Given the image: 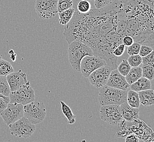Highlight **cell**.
<instances>
[{
  "mask_svg": "<svg viewBox=\"0 0 154 142\" xmlns=\"http://www.w3.org/2000/svg\"><path fill=\"white\" fill-rule=\"evenodd\" d=\"M115 8L112 2L100 9L96 7L87 13L75 12L64 28V35L69 44L77 40L91 48L114 30Z\"/></svg>",
  "mask_w": 154,
  "mask_h": 142,
  "instance_id": "1",
  "label": "cell"
},
{
  "mask_svg": "<svg viewBox=\"0 0 154 142\" xmlns=\"http://www.w3.org/2000/svg\"><path fill=\"white\" fill-rule=\"evenodd\" d=\"M126 6L128 18L125 36L154 49V1L127 0Z\"/></svg>",
  "mask_w": 154,
  "mask_h": 142,
  "instance_id": "2",
  "label": "cell"
},
{
  "mask_svg": "<svg viewBox=\"0 0 154 142\" xmlns=\"http://www.w3.org/2000/svg\"><path fill=\"white\" fill-rule=\"evenodd\" d=\"M122 38L115 30L109 32L91 49L94 55L105 60L106 65L112 70L117 69L118 57L114 54L115 49L122 43Z\"/></svg>",
  "mask_w": 154,
  "mask_h": 142,
  "instance_id": "3",
  "label": "cell"
},
{
  "mask_svg": "<svg viewBox=\"0 0 154 142\" xmlns=\"http://www.w3.org/2000/svg\"><path fill=\"white\" fill-rule=\"evenodd\" d=\"M68 58L72 68L75 71L80 72V63L85 56L94 55L92 50L79 41L74 40L68 47Z\"/></svg>",
  "mask_w": 154,
  "mask_h": 142,
  "instance_id": "4",
  "label": "cell"
},
{
  "mask_svg": "<svg viewBox=\"0 0 154 142\" xmlns=\"http://www.w3.org/2000/svg\"><path fill=\"white\" fill-rule=\"evenodd\" d=\"M127 91L105 85L99 91L98 101L100 105H121L127 102Z\"/></svg>",
  "mask_w": 154,
  "mask_h": 142,
  "instance_id": "5",
  "label": "cell"
},
{
  "mask_svg": "<svg viewBox=\"0 0 154 142\" xmlns=\"http://www.w3.org/2000/svg\"><path fill=\"white\" fill-rule=\"evenodd\" d=\"M24 116L34 125L42 123L46 117V109L43 102L34 101L24 105Z\"/></svg>",
  "mask_w": 154,
  "mask_h": 142,
  "instance_id": "6",
  "label": "cell"
},
{
  "mask_svg": "<svg viewBox=\"0 0 154 142\" xmlns=\"http://www.w3.org/2000/svg\"><path fill=\"white\" fill-rule=\"evenodd\" d=\"M8 126L11 135L25 138L30 137L36 130L35 125L32 124L24 116Z\"/></svg>",
  "mask_w": 154,
  "mask_h": 142,
  "instance_id": "7",
  "label": "cell"
},
{
  "mask_svg": "<svg viewBox=\"0 0 154 142\" xmlns=\"http://www.w3.org/2000/svg\"><path fill=\"white\" fill-rule=\"evenodd\" d=\"M10 103H21L24 105L35 101L34 90L30 85V81L22 86L19 89L9 93Z\"/></svg>",
  "mask_w": 154,
  "mask_h": 142,
  "instance_id": "8",
  "label": "cell"
},
{
  "mask_svg": "<svg viewBox=\"0 0 154 142\" xmlns=\"http://www.w3.org/2000/svg\"><path fill=\"white\" fill-rule=\"evenodd\" d=\"M100 116L102 120L113 126L123 121L120 106L117 105H102L100 108Z\"/></svg>",
  "mask_w": 154,
  "mask_h": 142,
  "instance_id": "9",
  "label": "cell"
},
{
  "mask_svg": "<svg viewBox=\"0 0 154 142\" xmlns=\"http://www.w3.org/2000/svg\"><path fill=\"white\" fill-rule=\"evenodd\" d=\"M57 3L58 0H36L35 8L40 18L48 19L58 13Z\"/></svg>",
  "mask_w": 154,
  "mask_h": 142,
  "instance_id": "10",
  "label": "cell"
},
{
  "mask_svg": "<svg viewBox=\"0 0 154 142\" xmlns=\"http://www.w3.org/2000/svg\"><path fill=\"white\" fill-rule=\"evenodd\" d=\"M24 105L18 103H10L1 113L0 117L7 125L9 126L24 117Z\"/></svg>",
  "mask_w": 154,
  "mask_h": 142,
  "instance_id": "11",
  "label": "cell"
},
{
  "mask_svg": "<svg viewBox=\"0 0 154 142\" xmlns=\"http://www.w3.org/2000/svg\"><path fill=\"white\" fill-rule=\"evenodd\" d=\"M106 65L104 59L95 55H87L80 63V72L84 77L88 78L93 72L103 66Z\"/></svg>",
  "mask_w": 154,
  "mask_h": 142,
  "instance_id": "12",
  "label": "cell"
},
{
  "mask_svg": "<svg viewBox=\"0 0 154 142\" xmlns=\"http://www.w3.org/2000/svg\"><path fill=\"white\" fill-rule=\"evenodd\" d=\"M111 71V68L107 65L100 67L88 76L89 83L97 88H101L106 85Z\"/></svg>",
  "mask_w": 154,
  "mask_h": 142,
  "instance_id": "13",
  "label": "cell"
},
{
  "mask_svg": "<svg viewBox=\"0 0 154 142\" xmlns=\"http://www.w3.org/2000/svg\"><path fill=\"white\" fill-rule=\"evenodd\" d=\"M6 77L11 92L15 91L28 82L26 74L22 72V70L16 72H13L7 75Z\"/></svg>",
  "mask_w": 154,
  "mask_h": 142,
  "instance_id": "14",
  "label": "cell"
},
{
  "mask_svg": "<svg viewBox=\"0 0 154 142\" xmlns=\"http://www.w3.org/2000/svg\"><path fill=\"white\" fill-rule=\"evenodd\" d=\"M106 85L126 91L130 88V85L127 83L125 77L120 74L117 69L111 71Z\"/></svg>",
  "mask_w": 154,
  "mask_h": 142,
  "instance_id": "15",
  "label": "cell"
},
{
  "mask_svg": "<svg viewBox=\"0 0 154 142\" xmlns=\"http://www.w3.org/2000/svg\"><path fill=\"white\" fill-rule=\"evenodd\" d=\"M120 106L121 114L125 120L132 122L138 119L139 113L138 108L130 106L127 102L121 104Z\"/></svg>",
  "mask_w": 154,
  "mask_h": 142,
  "instance_id": "16",
  "label": "cell"
},
{
  "mask_svg": "<svg viewBox=\"0 0 154 142\" xmlns=\"http://www.w3.org/2000/svg\"><path fill=\"white\" fill-rule=\"evenodd\" d=\"M140 104L144 106L154 105V90L148 89L138 92Z\"/></svg>",
  "mask_w": 154,
  "mask_h": 142,
  "instance_id": "17",
  "label": "cell"
},
{
  "mask_svg": "<svg viewBox=\"0 0 154 142\" xmlns=\"http://www.w3.org/2000/svg\"><path fill=\"white\" fill-rule=\"evenodd\" d=\"M130 89L138 93L145 90L150 89H151L150 80L146 78L142 77L136 82L130 85Z\"/></svg>",
  "mask_w": 154,
  "mask_h": 142,
  "instance_id": "18",
  "label": "cell"
},
{
  "mask_svg": "<svg viewBox=\"0 0 154 142\" xmlns=\"http://www.w3.org/2000/svg\"><path fill=\"white\" fill-rule=\"evenodd\" d=\"M142 77V67H131L130 72L125 77L127 83L130 85L134 83Z\"/></svg>",
  "mask_w": 154,
  "mask_h": 142,
  "instance_id": "19",
  "label": "cell"
},
{
  "mask_svg": "<svg viewBox=\"0 0 154 142\" xmlns=\"http://www.w3.org/2000/svg\"><path fill=\"white\" fill-rule=\"evenodd\" d=\"M127 103L132 107L139 108L140 102L138 93L131 89L127 91Z\"/></svg>",
  "mask_w": 154,
  "mask_h": 142,
  "instance_id": "20",
  "label": "cell"
},
{
  "mask_svg": "<svg viewBox=\"0 0 154 142\" xmlns=\"http://www.w3.org/2000/svg\"><path fill=\"white\" fill-rule=\"evenodd\" d=\"M75 10L74 8L71 7L69 9L64 10L62 12L59 13V22L60 24L62 25H66L71 20L74 16Z\"/></svg>",
  "mask_w": 154,
  "mask_h": 142,
  "instance_id": "21",
  "label": "cell"
},
{
  "mask_svg": "<svg viewBox=\"0 0 154 142\" xmlns=\"http://www.w3.org/2000/svg\"><path fill=\"white\" fill-rule=\"evenodd\" d=\"M60 103L61 105H62L63 113L68 119V124H69L70 125L74 124L75 123V121H76V116L72 113L71 108H70L63 101H60Z\"/></svg>",
  "mask_w": 154,
  "mask_h": 142,
  "instance_id": "22",
  "label": "cell"
},
{
  "mask_svg": "<svg viewBox=\"0 0 154 142\" xmlns=\"http://www.w3.org/2000/svg\"><path fill=\"white\" fill-rule=\"evenodd\" d=\"M14 72V69L11 62L3 59L0 60V75L7 76Z\"/></svg>",
  "mask_w": 154,
  "mask_h": 142,
  "instance_id": "23",
  "label": "cell"
},
{
  "mask_svg": "<svg viewBox=\"0 0 154 142\" xmlns=\"http://www.w3.org/2000/svg\"><path fill=\"white\" fill-rule=\"evenodd\" d=\"M11 89L6 76L0 75V93L5 96H9Z\"/></svg>",
  "mask_w": 154,
  "mask_h": 142,
  "instance_id": "24",
  "label": "cell"
},
{
  "mask_svg": "<svg viewBox=\"0 0 154 142\" xmlns=\"http://www.w3.org/2000/svg\"><path fill=\"white\" fill-rule=\"evenodd\" d=\"M142 77H145L149 80L154 79V66L151 65L143 64L142 67Z\"/></svg>",
  "mask_w": 154,
  "mask_h": 142,
  "instance_id": "25",
  "label": "cell"
},
{
  "mask_svg": "<svg viewBox=\"0 0 154 142\" xmlns=\"http://www.w3.org/2000/svg\"><path fill=\"white\" fill-rule=\"evenodd\" d=\"M74 2L72 0H58V13H60L72 7Z\"/></svg>",
  "mask_w": 154,
  "mask_h": 142,
  "instance_id": "26",
  "label": "cell"
},
{
  "mask_svg": "<svg viewBox=\"0 0 154 142\" xmlns=\"http://www.w3.org/2000/svg\"><path fill=\"white\" fill-rule=\"evenodd\" d=\"M131 69V66L129 64L127 60L126 59H123L122 61L120 64V65L117 66V70L120 74L125 77H126L128 73Z\"/></svg>",
  "mask_w": 154,
  "mask_h": 142,
  "instance_id": "27",
  "label": "cell"
},
{
  "mask_svg": "<svg viewBox=\"0 0 154 142\" xmlns=\"http://www.w3.org/2000/svg\"><path fill=\"white\" fill-rule=\"evenodd\" d=\"M77 10L81 13H87L92 9L88 0H81L77 4Z\"/></svg>",
  "mask_w": 154,
  "mask_h": 142,
  "instance_id": "28",
  "label": "cell"
},
{
  "mask_svg": "<svg viewBox=\"0 0 154 142\" xmlns=\"http://www.w3.org/2000/svg\"><path fill=\"white\" fill-rule=\"evenodd\" d=\"M127 61L131 67H138L142 64V57L139 54L131 55L127 59Z\"/></svg>",
  "mask_w": 154,
  "mask_h": 142,
  "instance_id": "29",
  "label": "cell"
},
{
  "mask_svg": "<svg viewBox=\"0 0 154 142\" xmlns=\"http://www.w3.org/2000/svg\"><path fill=\"white\" fill-rule=\"evenodd\" d=\"M140 46H141L140 44L138 42H134V43L132 45L128 46L127 54L130 56L139 54Z\"/></svg>",
  "mask_w": 154,
  "mask_h": 142,
  "instance_id": "30",
  "label": "cell"
},
{
  "mask_svg": "<svg viewBox=\"0 0 154 142\" xmlns=\"http://www.w3.org/2000/svg\"><path fill=\"white\" fill-rule=\"evenodd\" d=\"M142 64L145 65H154V49L148 55L142 58Z\"/></svg>",
  "mask_w": 154,
  "mask_h": 142,
  "instance_id": "31",
  "label": "cell"
},
{
  "mask_svg": "<svg viewBox=\"0 0 154 142\" xmlns=\"http://www.w3.org/2000/svg\"><path fill=\"white\" fill-rule=\"evenodd\" d=\"M10 99L9 96H0V113H1L7 108Z\"/></svg>",
  "mask_w": 154,
  "mask_h": 142,
  "instance_id": "32",
  "label": "cell"
},
{
  "mask_svg": "<svg viewBox=\"0 0 154 142\" xmlns=\"http://www.w3.org/2000/svg\"><path fill=\"white\" fill-rule=\"evenodd\" d=\"M154 49L148 46L141 45L139 55L142 58L144 57L145 56L148 55V54H149Z\"/></svg>",
  "mask_w": 154,
  "mask_h": 142,
  "instance_id": "33",
  "label": "cell"
},
{
  "mask_svg": "<svg viewBox=\"0 0 154 142\" xmlns=\"http://www.w3.org/2000/svg\"><path fill=\"white\" fill-rule=\"evenodd\" d=\"M114 0H95L94 6L97 9H100L108 6L109 4L111 3Z\"/></svg>",
  "mask_w": 154,
  "mask_h": 142,
  "instance_id": "34",
  "label": "cell"
},
{
  "mask_svg": "<svg viewBox=\"0 0 154 142\" xmlns=\"http://www.w3.org/2000/svg\"><path fill=\"white\" fill-rule=\"evenodd\" d=\"M126 46L123 43H121L116 46L114 51V54L117 57L121 56L125 52Z\"/></svg>",
  "mask_w": 154,
  "mask_h": 142,
  "instance_id": "35",
  "label": "cell"
},
{
  "mask_svg": "<svg viewBox=\"0 0 154 142\" xmlns=\"http://www.w3.org/2000/svg\"><path fill=\"white\" fill-rule=\"evenodd\" d=\"M134 40L132 37L129 35H125L122 38V43L126 46H129L134 43Z\"/></svg>",
  "mask_w": 154,
  "mask_h": 142,
  "instance_id": "36",
  "label": "cell"
},
{
  "mask_svg": "<svg viewBox=\"0 0 154 142\" xmlns=\"http://www.w3.org/2000/svg\"><path fill=\"white\" fill-rule=\"evenodd\" d=\"M125 141L126 142H138L139 140L138 138H137L135 135H131L130 136H127L126 138Z\"/></svg>",
  "mask_w": 154,
  "mask_h": 142,
  "instance_id": "37",
  "label": "cell"
},
{
  "mask_svg": "<svg viewBox=\"0 0 154 142\" xmlns=\"http://www.w3.org/2000/svg\"><path fill=\"white\" fill-rule=\"evenodd\" d=\"M16 54L14 53V54H13L12 55H11V59H12V60L13 61H15V60H16Z\"/></svg>",
  "mask_w": 154,
  "mask_h": 142,
  "instance_id": "38",
  "label": "cell"
},
{
  "mask_svg": "<svg viewBox=\"0 0 154 142\" xmlns=\"http://www.w3.org/2000/svg\"><path fill=\"white\" fill-rule=\"evenodd\" d=\"M9 54L10 55H12L13 54H14V50H10L9 52Z\"/></svg>",
  "mask_w": 154,
  "mask_h": 142,
  "instance_id": "39",
  "label": "cell"
},
{
  "mask_svg": "<svg viewBox=\"0 0 154 142\" xmlns=\"http://www.w3.org/2000/svg\"><path fill=\"white\" fill-rule=\"evenodd\" d=\"M2 59V56H1L0 55V60H1V59Z\"/></svg>",
  "mask_w": 154,
  "mask_h": 142,
  "instance_id": "40",
  "label": "cell"
},
{
  "mask_svg": "<svg viewBox=\"0 0 154 142\" xmlns=\"http://www.w3.org/2000/svg\"><path fill=\"white\" fill-rule=\"evenodd\" d=\"M88 1H95V0H88Z\"/></svg>",
  "mask_w": 154,
  "mask_h": 142,
  "instance_id": "41",
  "label": "cell"
},
{
  "mask_svg": "<svg viewBox=\"0 0 154 142\" xmlns=\"http://www.w3.org/2000/svg\"><path fill=\"white\" fill-rule=\"evenodd\" d=\"M1 95H2V94H1V93H0V96H1Z\"/></svg>",
  "mask_w": 154,
  "mask_h": 142,
  "instance_id": "42",
  "label": "cell"
},
{
  "mask_svg": "<svg viewBox=\"0 0 154 142\" xmlns=\"http://www.w3.org/2000/svg\"></svg>",
  "mask_w": 154,
  "mask_h": 142,
  "instance_id": "43",
  "label": "cell"
}]
</instances>
